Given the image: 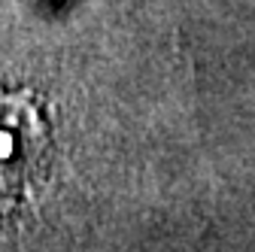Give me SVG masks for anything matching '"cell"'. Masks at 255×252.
Segmentation results:
<instances>
[{"mask_svg":"<svg viewBox=\"0 0 255 252\" xmlns=\"http://www.w3.org/2000/svg\"><path fill=\"white\" fill-rule=\"evenodd\" d=\"M43 125L27 101H0V185H18L37 164Z\"/></svg>","mask_w":255,"mask_h":252,"instance_id":"6da1fadb","label":"cell"}]
</instances>
